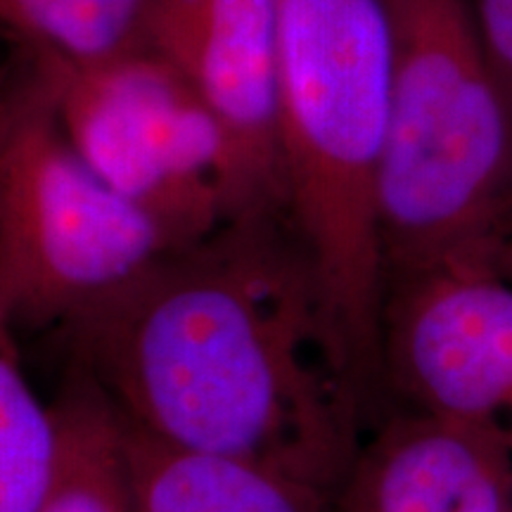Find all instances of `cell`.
Wrapping results in <instances>:
<instances>
[{
	"mask_svg": "<svg viewBox=\"0 0 512 512\" xmlns=\"http://www.w3.org/2000/svg\"><path fill=\"white\" fill-rule=\"evenodd\" d=\"M287 219L361 394L380 380L377 169L392 38L384 0H278Z\"/></svg>",
	"mask_w": 512,
	"mask_h": 512,
	"instance_id": "cell-2",
	"label": "cell"
},
{
	"mask_svg": "<svg viewBox=\"0 0 512 512\" xmlns=\"http://www.w3.org/2000/svg\"><path fill=\"white\" fill-rule=\"evenodd\" d=\"M145 46L183 76L223 131L233 221L287 216L278 0H157Z\"/></svg>",
	"mask_w": 512,
	"mask_h": 512,
	"instance_id": "cell-7",
	"label": "cell"
},
{
	"mask_svg": "<svg viewBox=\"0 0 512 512\" xmlns=\"http://www.w3.org/2000/svg\"><path fill=\"white\" fill-rule=\"evenodd\" d=\"M17 332L0 292V512H36L53 479L57 418L29 382Z\"/></svg>",
	"mask_w": 512,
	"mask_h": 512,
	"instance_id": "cell-11",
	"label": "cell"
},
{
	"mask_svg": "<svg viewBox=\"0 0 512 512\" xmlns=\"http://www.w3.org/2000/svg\"><path fill=\"white\" fill-rule=\"evenodd\" d=\"M486 53L512 107V0H472Z\"/></svg>",
	"mask_w": 512,
	"mask_h": 512,
	"instance_id": "cell-13",
	"label": "cell"
},
{
	"mask_svg": "<svg viewBox=\"0 0 512 512\" xmlns=\"http://www.w3.org/2000/svg\"><path fill=\"white\" fill-rule=\"evenodd\" d=\"M176 249L86 164L41 69L0 67V292L19 330L64 332Z\"/></svg>",
	"mask_w": 512,
	"mask_h": 512,
	"instance_id": "cell-4",
	"label": "cell"
},
{
	"mask_svg": "<svg viewBox=\"0 0 512 512\" xmlns=\"http://www.w3.org/2000/svg\"><path fill=\"white\" fill-rule=\"evenodd\" d=\"M380 380L408 411L512 437V278L451 259L384 283Z\"/></svg>",
	"mask_w": 512,
	"mask_h": 512,
	"instance_id": "cell-6",
	"label": "cell"
},
{
	"mask_svg": "<svg viewBox=\"0 0 512 512\" xmlns=\"http://www.w3.org/2000/svg\"><path fill=\"white\" fill-rule=\"evenodd\" d=\"M53 406L57 458L36 512H140L128 430L98 384L76 368Z\"/></svg>",
	"mask_w": 512,
	"mask_h": 512,
	"instance_id": "cell-10",
	"label": "cell"
},
{
	"mask_svg": "<svg viewBox=\"0 0 512 512\" xmlns=\"http://www.w3.org/2000/svg\"><path fill=\"white\" fill-rule=\"evenodd\" d=\"M128 444L140 512H328L335 489L266 465L176 451L131 430Z\"/></svg>",
	"mask_w": 512,
	"mask_h": 512,
	"instance_id": "cell-9",
	"label": "cell"
},
{
	"mask_svg": "<svg viewBox=\"0 0 512 512\" xmlns=\"http://www.w3.org/2000/svg\"><path fill=\"white\" fill-rule=\"evenodd\" d=\"M392 38L377 169L384 283L512 240V107L472 0H384Z\"/></svg>",
	"mask_w": 512,
	"mask_h": 512,
	"instance_id": "cell-3",
	"label": "cell"
},
{
	"mask_svg": "<svg viewBox=\"0 0 512 512\" xmlns=\"http://www.w3.org/2000/svg\"><path fill=\"white\" fill-rule=\"evenodd\" d=\"M157 0H0L12 46L60 62H95L145 46Z\"/></svg>",
	"mask_w": 512,
	"mask_h": 512,
	"instance_id": "cell-12",
	"label": "cell"
},
{
	"mask_svg": "<svg viewBox=\"0 0 512 512\" xmlns=\"http://www.w3.org/2000/svg\"><path fill=\"white\" fill-rule=\"evenodd\" d=\"M29 55L76 152L176 247L233 221L223 131L155 50L140 46L95 62Z\"/></svg>",
	"mask_w": 512,
	"mask_h": 512,
	"instance_id": "cell-5",
	"label": "cell"
},
{
	"mask_svg": "<svg viewBox=\"0 0 512 512\" xmlns=\"http://www.w3.org/2000/svg\"><path fill=\"white\" fill-rule=\"evenodd\" d=\"M60 335L124 425L155 444L335 486L358 392L287 216L176 247Z\"/></svg>",
	"mask_w": 512,
	"mask_h": 512,
	"instance_id": "cell-1",
	"label": "cell"
},
{
	"mask_svg": "<svg viewBox=\"0 0 512 512\" xmlns=\"http://www.w3.org/2000/svg\"><path fill=\"white\" fill-rule=\"evenodd\" d=\"M498 266H501L503 271L508 273L510 278H512V240L508 242V245H505V249L501 252V259H498Z\"/></svg>",
	"mask_w": 512,
	"mask_h": 512,
	"instance_id": "cell-14",
	"label": "cell"
},
{
	"mask_svg": "<svg viewBox=\"0 0 512 512\" xmlns=\"http://www.w3.org/2000/svg\"><path fill=\"white\" fill-rule=\"evenodd\" d=\"M510 510V434L415 411L358 441L328 501V512Z\"/></svg>",
	"mask_w": 512,
	"mask_h": 512,
	"instance_id": "cell-8",
	"label": "cell"
},
{
	"mask_svg": "<svg viewBox=\"0 0 512 512\" xmlns=\"http://www.w3.org/2000/svg\"><path fill=\"white\" fill-rule=\"evenodd\" d=\"M510 512H512V510H510Z\"/></svg>",
	"mask_w": 512,
	"mask_h": 512,
	"instance_id": "cell-15",
	"label": "cell"
}]
</instances>
